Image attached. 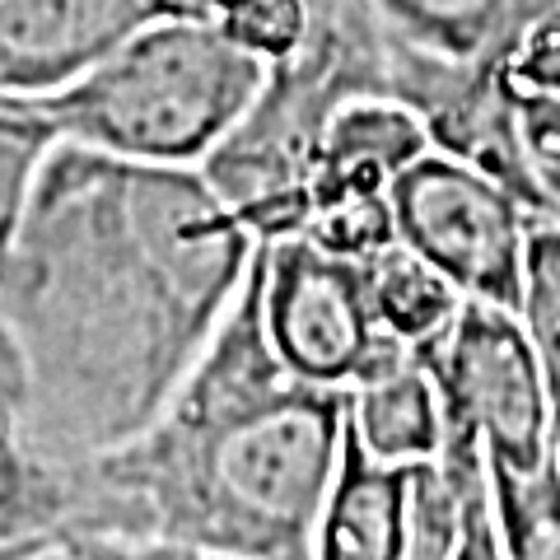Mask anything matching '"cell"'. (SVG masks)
Wrapping results in <instances>:
<instances>
[{
	"label": "cell",
	"mask_w": 560,
	"mask_h": 560,
	"mask_svg": "<svg viewBox=\"0 0 560 560\" xmlns=\"http://www.w3.org/2000/svg\"><path fill=\"white\" fill-rule=\"evenodd\" d=\"M486 471L504 560H560V453L533 477H510L495 467Z\"/></svg>",
	"instance_id": "obj_16"
},
{
	"label": "cell",
	"mask_w": 560,
	"mask_h": 560,
	"mask_svg": "<svg viewBox=\"0 0 560 560\" xmlns=\"http://www.w3.org/2000/svg\"><path fill=\"white\" fill-rule=\"evenodd\" d=\"M24 411H28V360L20 337L0 318V416L24 420Z\"/></svg>",
	"instance_id": "obj_20"
},
{
	"label": "cell",
	"mask_w": 560,
	"mask_h": 560,
	"mask_svg": "<svg viewBox=\"0 0 560 560\" xmlns=\"http://www.w3.org/2000/svg\"><path fill=\"white\" fill-rule=\"evenodd\" d=\"M364 280H370V304L378 327L407 346L444 337L463 308V294L430 261H420L407 243H393V248L364 257Z\"/></svg>",
	"instance_id": "obj_13"
},
{
	"label": "cell",
	"mask_w": 560,
	"mask_h": 560,
	"mask_svg": "<svg viewBox=\"0 0 560 560\" xmlns=\"http://www.w3.org/2000/svg\"><path fill=\"white\" fill-rule=\"evenodd\" d=\"M453 560H504L500 523H495V500H490V471L471 486L467 495V518H463V541Z\"/></svg>",
	"instance_id": "obj_19"
},
{
	"label": "cell",
	"mask_w": 560,
	"mask_h": 560,
	"mask_svg": "<svg viewBox=\"0 0 560 560\" xmlns=\"http://www.w3.org/2000/svg\"><path fill=\"white\" fill-rule=\"evenodd\" d=\"M440 401L467 420L486 448V467L533 477L556 458L551 401L518 313L463 300L444 337L425 341Z\"/></svg>",
	"instance_id": "obj_5"
},
{
	"label": "cell",
	"mask_w": 560,
	"mask_h": 560,
	"mask_svg": "<svg viewBox=\"0 0 560 560\" xmlns=\"http://www.w3.org/2000/svg\"><path fill=\"white\" fill-rule=\"evenodd\" d=\"M0 560H75L66 547V537H43V541H24V547H5Z\"/></svg>",
	"instance_id": "obj_22"
},
{
	"label": "cell",
	"mask_w": 560,
	"mask_h": 560,
	"mask_svg": "<svg viewBox=\"0 0 560 560\" xmlns=\"http://www.w3.org/2000/svg\"><path fill=\"white\" fill-rule=\"evenodd\" d=\"M518 323L528 331V346L541 370V388L551 401V430L560 453V220L537 215L523 257V300Z\"/></svg>",
	"instance_id": "obj_14"
},
{
	"label": "cell",
	"mask_w": 560,
	"mask_h": 560,
	"mask_svg": "<svg viewBox=\"0 0 560 560\" xmlns=\"http://www.w3.org/2000/svg\"><path fill=\"white\" fill-rule=\"evenodd\" d=\"M75 560H234L220 551L183 547V541H150V537H66Z\"/></svg>",
	"instance_id": "obj_18"
},
{
	"label": "cell",
	"mask_w": 560,
	"mask_h": 560,
	"mask_svg": "<svg viewBox=\"0 0 560 560\" xmlns=\"http://www.w3.org/2000/svg\"><path fill=\"white\" fill-rule=\"evenodd\" d=\"M401 38L444 61L514 70L518 51L560 20V0H370Z\"/></svg>",
	"instance_id": "obj_10"
},
{
	"label": "cell",
	"mask_w": 560,
	"mask_h": 560,
	"mask_svg": "<svg viewBox=\"0 0 560 560\" xmlns=\"http://www.w3.org/2000/svg\"><path fill=\"white\" fill-rule=\"evenodd\" d=\"M267 84V61L215 20H160L90 75L33 103L61 140L145 164H206Z\"/></svg>",
	"instance_id": "obj_3"
},
{
	"label": "cell",
	"mask_w": 560,
	"mask_h": 560,
	"mask_svg": "<svg viewBox=\"0 0 560 560\" xmlns=\"http://www.w3.org/2000/svg\"><path fill=\"white\" fill-rule=\"evenodd\" d=\"M70 523H75L70 467L28 444L20 420L0 416V551L43 537H66Z\"/></svg>",
	"instance_id": "obj_12"
},
{
	"label": "cell",
	"mask_w": 560,
	"mask_h": 560,
	"mask_svg": "<svg viewBox=\"0 0 560 560\" xmlns=\"http://www.w3.org/2000/svg\"><path fill=\"white\" fill-rule=\"evenodd\" d=\"M257 243L197 164L61 140L0 280L28 360V444L80 463L145 430L230 318Z\"/></svg>",
	"instance_id": "obj_1"
},
{
	"label": "cell",
	"mask_w": 560,
	"mask_h": 560,
	"mask_svg": "<svg viewBox=\"0 0 560 560\" xmlns=\"http://www.w3.org/2000/svg\"><path fill=\"white\" fill-rule=\"evenodd\" d=\"M514 117H518L523 160H528L541 187L547 215L560 220V90H537V84L514 80Z\"/></svg>",
	"instance_id": "obj_17"
},
{
	"label": "cell",
	"mask_w": 560,
	"mask_h": 560,
	"mask_svg": "<svg viewBox=\"0 0 560 560\" xmlns=\"http://www.w3.org/2000/svg\"><path fill=\"white\" fill-rule=\"evenodd\" d=\"M61 145V131L33 103L0 94V280L24 230V210L47 154Z\"/></svg>",
	"instance_id": "obj_15"
},
{
	"label": "cell",
	"mask_w": 560,
	"mask_h": 560,
	"mask_svg": "<svg viewBox=\"0 0 560 560\" xmlns=\"http://www.w3.org/2000/svg\"><path fill=\"white\" fill-rule=\"evenodd\" d=\"M510 75L518 84H537V90H560V20L547 24L528 47L518 51Z\"/></svg>",
	"instance_id": "obj_21"
},
{
	"label": "cell",
	"mask_w": 560,
	"mask_h": 560,
	"mask_svg": "<svg viewBox=\"0 0 560 560\" xmlns=\"http://www.w3.org/2000/svg\"><path fill=\"white\" fill-rule=\"evenodd\" d=\"M210 14L215 0H0V94H57L140 28Z\"/></svg>",
	"instance_id": "obj_7"
},
{
	"label": "cell",
	"mask_w": 560,
	"mask_h": 560,
	"mask_svg": "<svg viewBox=\"0 0 560 560\" xmlns=\"http://www.w3.org/2000/svg\"><path fill=\"white\" fill-rule=\"evenodd\" d=\"M434 150L430 127L397 98H355L327 121L308 173V220L337 206L388 197L397 173ZM304 220V224H308Z\"/></svg>",
	"instance_id": "obj_8"
},
{
	"label": "cell",
	"mask_w": 560,
	"mask_h": 560,
	"mask_svg": "<svg viewBox=\"0 0 560 560\" xmlns=\"http://www.w3.org/2000/svg\"><path fill=\"white\" fill-rule=\"evenodd\" d=\"M350 393L280 364L261 304V243L230 318L140 434L70 467L66 537H150L234 560H313Z\"/></svg>",
	"instance_id": "obj_2"
},
{
	"label": "cell",
	"mask_w": 560,
	"mask_h": 560,
	"mask_svg": "<svg viewBox=\"0 0 560 560\" xmlns=\"http://www.w3.org/2000/svg\"><path fill=\"white\" fill-rule=\"evenodd\" d=\"M397 243L430 261L463 300L518 313L537 210L486 168L425 150L393 183Z\"/></svg>",
	"instance_id": "obj_4"
},
{
	"label": "cell",
	"mask_w": 560,
	"mask_h": 560,
	"mask_svg": "<svg viewBox=\"0 0 560 560\" xmlns=\"http://www.w3.org/2000/svg\"><path fill=\"white\" fill-rule=\"evenodd\" d=\"M350 430L383 463H430L444 448V401L425 346L393 341L350 388Z\"/></svg>",
	"instance_id": "obj_11"
},
{
	"label": "cell",
	"mask_w": 560,
	"mask_h": 560,
	"mask_svg": "<svg viewBox=\"0 0 560 560\" xmlns=\"http://www.w3.org/2000/svg\"><path fill=\"white\" fill-rule=\"evenodd\" d=\"M416 463H383L346 425L337 481L327 490L313 560H401L407 556Z\"/></svg>",
	"instance_id": "obj_9"
},
{
	"label": "cell",
	"mask_w": 560,
	"mask_h": 560,
	"mask_svg": "<svg viewBox=\"0 0 560 560\" xmlns=\"http://www.w3.org/2000/svg\"><path fill=\"white\" fill-rule=\"evenodd\" d=\"M261 304L280 364L304 383L350 393L393 346L374 318L364 261L327 253L304 234L261 243Z\"/></svg>",
	"instance_id": "obj_6"
}]
</instances>
